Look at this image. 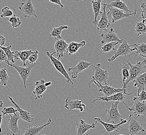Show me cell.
<instances>
[{
  "label": "cell",
  "instance_id": "obj_39",
  "mask_svg": "<svg viewBox=\"0 0 146 135\" xmlns=\"http://www.w3.org/2000/svg\"><path fill=\"white\" fill-rule=\"evenodd\" d=\"M38 50H36L35 54H32L30 56L29 58L28 59L30 65L35 64V62H36V60L38 59Z\"/></svg>",
  "mask_w": 146,
  "mask_h": 135
},
{
  "label": "cell",
  "instance_id": "obj_43",
  "mask_svg": "<svg viewBox=\"0 0 146 135\" xmlns=\"http://www.w3.org/2000/svg\"><path fill=\"white\" fill-rule=\"evenodd\" d=\"M49 1H50V2H51V3H54L55 4H57L58 5L61 7L62 9H63L64 8V6L62 4V3H61L60 0H53V1L49 0Z\"/></svg>",
  "mask_w": 146,
  "mask_h": 135
},
{
  "label": "cell",
  "instance_id": "obj_36",
  "mask_svg": "<svg viewBox=\"0 0 146 135\" xmlns=\"http://www.w3.org/2000/svg\"><path fill=\"white\" fill-rule=\"evenodd\" d=\"M7 21L11 23V26L13 28H18L21 24V21L20 18L15 15H13L11 17L7 18Z\"/></svg>",
  "mask_w": 146,
  "mask_h": 135
},
{
  "label": "cell",
  "instance_id": "obj_3",
  "mask_svg": "<svg viewBox=\"0 0 146 135\" xmlns=\"http://www.w3.org/2000/svg\"><path fill=\"white\" fill-rule=\"evenodd\" d=\"M119 101H113L111 103V108L109 109H105L107 112V122H111L113 124H117L124 120L118 110Z\"/></svg>",
  "mask_w": 146,
  "mask_h": 135
},
{
  "label": "cell",
  "instance_id": "obj_40",
  "mask_svg": "<svg viewBox=\"0 0 146 135\" xmlns=\"http://www.w3.org/2000/svg\"><path fill=\"white\" fill-rule=\"evenodd\" d=\"M135 100H138L140 101H146V91L145 89L141 91L140 94L137 97H135L133 98Z\"/></svg>",
  "mask_w": 146,
  "mask_h": 135
},
{
  "label": "cell",
  "instance_id": "obj_6",
  "mask_svg": "<svg viewBox=\"0 0 146 135\" xmlns=\"http://www.w3.org/2000/svg\"><path fill=\"white\" fill-rule=\"evenodd\" d=\"M92 83H94L95 85H96L98 87V91L102 93L105 95V96L106 97H108L112 95L126 91V89H124L123 88H115L111 87V86H108L107 85H102V84H100V83L92 79H91L90 82L86 85V86L90 88Z\"/></svg>",
  "mask_w": 146,
  "mask_h": 135
},
{
  "label": "cell",
  "instance_id": "obj_17",
  "mask_svg": "<svg viewBox=\"0 0 146 135\" xmlns=\"http://www.w3.org/2000/svg\"><path fill=\"white\" fill-rule=\"evenodd\" d=\"M9 99L12 102V103L15 106L16 110H17V112H18V114L19 115L20 118L23 120L26 121L27 123H31L34 120V118H32L33 116H35V115H31L29 111L24 110L21 107V106H18L16 103H15L14 100L13 99L12 97L9 96Z\"/></svg>",
  "mask_w": 146,
  "mask_h": 135
},
{
  "label": "cell",
  "instance_id": "obj_27",
  "mask_svg": "<svg viewBox=\"0 0 146 135\" xmlns=\"http://www.w3.org/2000/svg\"><path fill=\"white\" fill-rule=\"evenodd\" d=\"M13 44L11 45H9L7 47H3L0 46V48L3 50L4 53H5L6 56L7 57V59L9 62H11V64H13L15 62L16 60L19 59V58L17 56L15 52L11 51Z\"/></svg>",
  "mask_w": 146,
  "mask_h": 135
},
{
  "label": "cell",
  "instance_id": "obj_26",
  "mask_svg": "<svg viewBox=\"0 0 146 135\" xmlns=\"http://www.w3.org/2000/svg\"><path fill=\"white\" fill-rule=\"evenodd\" d=\"M36 50H26L23 51H15L16 54L19 58V59H21V60L23 63V67H26L27 66V60L28 59L30 56L32 54H35Z\"/></svg>",
  "mask_w": 146,
  "mask_h": 135
},
{
  "label": "cell",
  "instance_id": "obj_16",
  "mask_svg": "<svg viewBox=\"0 0 146 135\" xmlns=\"http://www.w3.org/2000/svg\"><path fill=\"white\" fill-rule=\"evenodd\" d=\"M92 64L91 62H88L84 60H80L76 66L68 68V71L71 72L72 78L73 79H76L78 78L79 73L85 69H87Z\"/></svg>",
  "mask_w": 146,
  "mask_h": 135
},
{
  "label": "cell",
  "instance_id": "obj_33",
  "mask_svg": "<svg viewBox=\"0 0 146 135\" xmlns=\"http://www.w3.org/2000/svg\"><path fill=\"white\" fill-rule=\"evenodd\" d=\"M129 62L127 61V63L124 64L122 65V74L123 76V84L127 79H129V69L130 67L129 65Z\"/></svg>",
  "mask_w": 146,
  "mask_h": 135
},
{
  "label": "cell",
  "instance_id": "obj_21",
  "mask_svg": "<svg viewBox=\"0 0 146 135\" xmlns=\"http://www.w3.org/2000/svg\"><path fill=\"white\" fill-rule=\"evenodd\" d=\"M133 82L134 87L137 88V96H139L143 90H146V71L134 79Z\"/></svg>",
  "mask_w": 146,
  "mask_h": 135
},
{
  "label": "cell",
  "instance_id": "obj_24",
  "mask_svg": "<svg viewBox=\"0 0 146 135\" xmlns=\"http://www.w3.org/2000/svg\"><path fill=\"white\" fill-rule=\"evenodd\" d=\"M109 7L122 10L127 14H131L134 12L129 10L128 6L126 5V3L124 2L123 1L121 0L112 1L109 4H107V7Z\"/></svg>",
  "mask_w": 146,
  "mask_h": 135
},
{
  "label": "cell",
  "instance_id": "obj_4",
  "mask_svg": "<svg viewBox=\"0 0 146 135\" xmlns=\"http://www.w3.org/2000/svg\"><path fill=\"white\" fill-rule=\"evenodd\" d=\"M109 11L107 13V15L108 17L111 18L112 19V22L114 23L117 21H120L125 18H130V17L132 15H135L136 14L137 10L136 9H135L134 12L131 14H127L125 12L120 10L119 9L113 8V7H107Z\"/></svg>",
  "mask_w": 146,
  "mask_h": 135
},
{
  "label": "cell",
  "instance_id": "obj_38",
  "mask_svg": "<svg viewBox=\"0 0 146 135\" xmlns=\"http://www.w3.org/2000/svg\"><path fill=\"white\" fill-rule=\"evenodd\" d=\"M17 112V110L16 109H14L12 107H5L1 111V113L3 115H6L7 114H16Z\"/></svg>",
  "mask_w": 146,
  "mask_h": 135
},
{
  "label": "cell",
  "instance_id": "obj_5",
  "mask_svg": "<svg viewBox=\"0 0 146 135\" xmlns=\"http://www.w3.org/2000/svg\"><path fill=\"white\" fill-rule=\"evenodd\" d=\"M134 44L129 45L127 44L126 40H123L122 43L121 44L119 47H118L117 50L114 52V55L111 57V58L108 59V62H111L114 60L117 57L119 56H123L125 57L126 59L127 60L126 56L129 54L135 51L134 48H131V47H133Z\"/></svg>",
  "mask_w": 146,
  "mask_h": 135
},
{
  "label": "cell",
  "instance_id": "obj_22",
  "mask_svg": "<svg viewBox=\"0 0 146 135\" xmlns=\"http://www.w3.org/2000/svg\"><path fill=\"white\" fill-rule=\"evenodd\" d=\"M76 125L77 132L76 135H84L88 130L95 128L96 123H93L92 125H90L86 123L84 120H80L79 123L76 124Z\"/></svg>",
  "mask_w": 146,
  "mask_h": 135
},
{
  "label": "cell",
  "instance_id": "obj_47",
  "mask_svg": "<svg viewBox=\"0 0 146 135\" xmlns=\"http://www.w3.org/2000/svg\"><path fill=\"white\" fill-rule=\"evenodd\" d=\"M3 106V102L2 101L0 100V107H2Z\"/></svg>",
  "mask_w": 146,
  "mask_h": 135
},
{
  "label": "cell",
  "instance_id": "obj_11",
  "mask_svg": "<svg viewBox=\"0 0 146 135\" xmlns=\"http://www.w3.org/2000/svg\"><path fill=\"white\" fill-rule=\"evenodd\" d=\"M134 104L131 108H128L127 110L129 111L133 112L135 116L137 118L141 115L146 116V101H140L133 99Z\"/></svg>",
  "mask_w": 146,
  "mask_h": 135
},
{
  "label": "cell",
  "instance_id": "obj_34",
  "mask_svg": "<svg viewBox=\"0 0 146 135\" xmlns=\"http://www.w3.org/2000/svg\"><path fill=\"white\" fill-rule=\"evenodd\" d=\"M9 78L8 74L7 73L6 68L0 69V84L3 85L4 86H6L7 83L9 82Z\"/></svg>",
  "mask_w": 146,
  "mask_h": 135
},
{
  "label": "cell",
  "instance_id": "obj_7",
  "mask_svg": "<svg viewBox=\"0 0 146 135\" xmlns=\"http://www.w3.org/2000/svg\"><path fill=\"white\" fill-rule=\"evenodd\" d=\"M7 65L10 66V67H11L14 68L15 70L17 71L18 73L19 74L21 79L23 81V85H24V87L26 89L27 88V79H28V77L30 74L31 69L34 67H35L36 64H32V65H29L28 66V67H21L19 66L14 65L13 64H11V63H9Z\"/></svg>",
  "mask_w": 146,
  "mask_h": 135
},
{
  "label": "cell",
  "instance_id": "obj_2",
  "mask_svg": "<svg viewBox=\"0 0 146 135\" xmlns=\"http://www.w3.org/2000/svg\"><path fill=\"white\" fill-rule=\"evenodd\" d=\"M56 54L55 52L52 54H50L49 52H46V54L48 57L45 58H49L50 59V62L54 66V67L60 73L62 74V75L64 76L65 79L66 80V82L71 84L72 85V87H74V83L72 81V80L70 79L69 74L68 73L67 71L66 70L62 62L60 61V60L56 58L53 56V54Z\"/></svg>",
  "mask_w": 146,
  "mask_h": 135
},
{
  "label": "cell",
  "instance_id": "obj_41",
  "mask_svg": "<svg viewBox=\"0 0 146 135\" xmlns=\"http://www.w3.org/2000/svg\"><path fill=\"white\" fill-rule=\"evenodd\" d=\"M4 62L8 65L10 62H9L7 59V57L6 56L5 53L0 48V63Z\"/></svg>",
  "mask_w": 146,
  "mask_h": 135
},
{
  "label": "cell",
  "instance_id": "obj_44",
  "mask_svg": "<svg viewBox=\"0 0 146 135\" xmlns=\"http://www.w3.org/2000/svg\"><path fill=\"white\" fill-rule=\"evenodd\" d=\"M5 43V38L3 35H0V46H3Z\"/></svg>",
  "mask_w": 146,
  "mask_h": 135
},
{
  "label": "cell",
  "instance_id": "obj_45",
  "mask_svg": "<svg viewBox=\"0 0 146 135\" xmlns=\"http://www.w3.org/2000/svg\"><path fill=\"white\" fill-rule=\"evenodd\" d=\"M3 116V115L2 114H0V132H2V127H1V124H2V122Z\"/></svg>",
  "mask_w": 146,
  "mask_h": 135
},
{
  "label": "cell",
  "instance_id": "obj_49",
  "mask_svg": "<svg viewBox=\"0 0 146 135\" xmlns=\"http://www.w3.org/2000/svg\"></svg>",
  "mask_w": 146,
  "mask_h": 135
},
{
  "label": "cell",
  "instance_id": "obj_8",
  "mask_svg": "<svg viewBox=\"0 0 146 135\" xmlns=\"http://www.w3.org/2000/svg\"><path fill=\"white\" fill-rule=\"evenodd\" d=\"M101 66L100 64L93 66L95 69V73L93 76L92 77V79L100 83L101 84L104 83L105 85H107V81L109 77V72L106 70L102 69L100 68Z\"/></svg>",
  "mask_w": 146,
  "mask_h": 135
},
{
  "label": "cell",
  "instance_id": "obj_1",
  "mask_svg": "<svg viewBox=\"0 0 146 135\" xmlns=\"http://www.w3.org/2000/svg\"><path fill=\"white\" fill-rule=\"evenodd\" d=\"M129 79L126 81L123 84V89H126L129 83L133 81L138 76L145 73L146 71V60H143L142 62H137L135 65H131L129 62Z\"/></svg>",
  "mask_w": 146,
  "mask_h": 135
},
{
  "label": "cell",
  "instance_id": "obj_32",
  "mask_svg": "<svg viewBox=\"0 0 146 135\" xmlns=\"http://www.w3.org/2000/svg\"><path fill=\"white\" fill-rule=\"evenodd\" d=\"M146 20H143L142 21L136 22L135 30L137 33V36H139V35H142L146 33V26L145 24Z\"/></svg>",
  "mask_w": 146,
  "mask_h": 135
},
{
  "label": "cell",
  "instance_id": "obj_12",
  "mask_svg": "<svg viewBox=\"0 0 146 135\" xmlns=\"http://www.w3.org/2000/svg\"><path fill=\"white\" fill-rule=\"evenodd\" d=\"M129 132L127 135H137L139 133H143L145 132L142 124L133 118L132 114L129 115Z\"/></svg>",
  "mask_w": 146,
  "mask_h": 135
},
{
  "label": "cell",
  "instance_id": "obj_19",
  "mask_svg": "<svg viewBox=\"0 0 146 135\" xmlns=\"http://www.w3.org/2000/svg\"><path fill=\"white\" fill-rule=\"evenodd\" d=\"M10 118L9 119V127L10 132L13 135H21V130L18 126V121L20 118L19 114L9 115Z\"/></svg>",
  "mask_w": 146,
  "mask_h": 135
},
{
  "label": "cell",
  "instance_id": "obj_20",
  "mask_svg": "<svg viewBox=\"0 0 146 135\" xmlns=\"http://www.w3.org/2000/svg\"><path fill=\"white\" fill-rule=\"evenodd\" d=\"M68 45L69 44L63 39H61L56 42L54 47L55 50L56 54H57V59L60 60L63 57L64 53L67 50Z\"/></svg>",
  "mask_w": 146,
  "mask_h": 135
},
{
  "label": "cell",
  "instance_id": "obj_14",
  "mask_svg": "<svg viewBox=\"0 0 146 135\" xmlns=\"http://www.w3.org/2000/svg\"><path fill=\"white\" fill-rule=\"evenodd\" d=\"M94 120L96 121V123L97 122H99L102 125V126L105 127L106 132L108 133H111L113 132H118L120 130L121 126H122L124 124H127L129 123L128 119H124L122 121H121L120 123L117 124H109L108 123H106L103 120H101L100 118H94Z\"/></svg>",
  "mask_w": 146,
  "mask_h": 135
},
{
  "label": "cell",
  "instance_id": "obj_9",
  "mask_svg": "<svg viewBox=\"0 0 146 135\" xmlns=\"http://www.w3.org/2000/svg\"><path fill=\"white\" fill-rule=\"evenodd\" d=\"M133 94V92H132L131 94H129L126 93V91H124L120 92L119 93L117 94H114L108 97H101L94 99L93 100L91 103H95V101H96L97 100H102V101H119V102H121L123 103V104L125 106L126 108H128L129 107L127 106V105L126 104L125 102V100L126 95H131V94Z\"/></svg>",
  "mask_w": 146,
  "mask_h": 135
},
{
  "label": "cell",
  "instance_id": "obj_29",
  "mask_svg": "<svg viewBox=\"0 0 146 135\" xmlns=\"http://www.w3.org/2000/svg\"><path fill=\"white\" fill-rule=\"evenodd\" d=\"M85 45H86V42L85 41H82L80 43H78L76 42H72L70 43L68 45L67 52L68 53L69 55L74 54L76 53L81 47L85 46Z\"/></svg>",
  "mask_w": 146,
  "mask_h": 135
},
{
  "label": "cell",
  "instance_id": "obj_18",
  "mask_svg": "<svg viewBox=\"0 0 146 135\" xmlns=\"http://www.w3.org/2000/svg\"><path fill=\"white\" fill-rule=\"evenodd\" d=\"M100 36L102 38L100 41L102 44H107L112 42H117L119 43H122L123 41V40H120L119 38L113 28L110 29L108 32L102 34Z\"/></svg>",
  "mask_w": 146,
  "mask_h": 135
},
{
  "label": "cell",
  "instance_id": "obj_10",
  "mask_svg": "<svg viewBox=\"0 0 146 135\" xmlns=\"http://www.w3.org/2000/svg\"><path fill=\"white\" fill-rule=\"evenodd\" d=\"M19 11L22 12L24 17H31L38 18V16L36 14L35 8L32 4L31 0L23 1L21 3V5L18 7Z\"/></svg>",
  "mask_w": 146,
  "mask_h": 135
},
{
  "label": "cell",
  "instance_id": "obj_15",
  "mask_svg": "<svg viewBox=\"0 0 146 135\" xmlns=\"http://www.w3.org/2000/svg\"><path fill=\"white\" fill-rule=\"evenodd\" d=\"M64 108L68 109L69 112L76 109L82 112L85 109L86 105L82 103V100H74L71 97H68L65 101Z\"/></svg>",
  "mask_w": 146,
  "mask_h": 135
},
{
  "label": "cell",
  "instance_id": "obj_46",
  "mask_svg": "<svg viewBox=\"0 0 146 135\" xmlns=\"http://www.w3.org/2000/svg\"><path fill=\"white\" fill-rule=\"evenodd\" d=\"M51 84H52V82H51L45 83V86H46V87L47 86H50V85H51Z\"/></svg>",
  "mask_w": 146,
  "mask_h": 135
},
{
  "label": "cell",
  "instance_id": "obj_31",
  "mask_svg": "<svg viewBox=\"0 0 146 135\" xmlns=\"http://www.w3.org/2000/svg\"><path fill=\"white\" fill-rule=\"evenodd\" d=\"M133 47L136 54L139 55L143 58H146V43L134 44Z\"/></svg>",
  "mask_w": 146,
  "mask_h": 135
},
{
  "label": "cell",
  "instance_id": "obj_23",
  "mask_svg": "<svg viewBox=\"0 0 146 135\" xmlns=\"http://www.w3.org/2000/svg\"><path fill=\"white\" fill-rule=\"evenodd\" d=\"M51 122L52 119L50 118L46 123L40 126H38V125L35 124L34 126L32 127L31 126V124L29 123V127L26 130L25 134L23 135H38L43 129H44V127L49 125Z\"/></svg>",
  "mask_w": 146,
  "mask_h": 135
},
{
  "label": "cell",
  "instance_id": "obj_35",
  "mask_svg": "<svg viewBox=\"0 0 146 135\" xmlns=\"http://www.w3.org/2000/svg\"><path fill=\"white\" fill-rule=\"evenodd\" d=\"M119 44V42H112L109 43L105 44L104 46H102V51L103 53H107L109 52L112 50H114V52L115 51V46L117 45V44Z\"/></svg>",
  "mask_w": 146,
  "mask_h": 135
},
{
  "label": "cell",
  "instance_id": "obj_30",
  "mask_svg": "<svg viewBox=\"0 0 146 135\" xmlns=\"http://www.w3.org/2000/svg\"><path fill=\"white\" fill-rule=\"evenodd\" d=\"M69 29V26L65 25H62L57 28H54V29L51 30V32L50 35L54 38L57 41H58L62 39L61 38V33L62 31L64 29L67 30Z\"/></svg>",
  "mask_w": 146,
  "mask_h": 135
},
{
  "label": "cell",
  "instance_id": "obj_13",
  "mask_svg": "<svg viewBox=\"0 0 146 135\" xmlns=\"http://www.w3.org/2000/svg\"><path fill=\"white\" fill-rule=\"evenodd\" d=\"M102 9L103 11L101 13V18L100 21L97 24V29L100 31H107L108 30V28L110 26V22L108 20V17L107 15L106 12V8H107V4L106 3H102Z\"/></svg>",
  "mask_w": 146,
  "mask_h": 135
},
{
  "label": "cell",
  "instance_id": "obj_42",
  "mask_svg": "<svg viewBox=\"0 0 146 135\" xmlns=\"http://www.w3.org/2000/svg\"><path fill=\"white\" fill-rule=\"evenodd\" d=\"M141 15L140 18L143 19V20L146 21V2H144L141 5Z\"/></svg>",
  "mask_w": 146,
  "mask_h": 135
},
{
  "label": "cell",
  "instance_id": "obj_28",
  "mask_svg": "<svg viewBox=\"0 0 146 135\" xmlns=\"http://www.w3.org/2000/svg\"><path fill=\"white\" fill-rule=\"evenodd\" d=\"M94 13V19L93 24L96 25L97 24V17L99 15H100L102 12H100L101 5L102 4V0H96V1H92L91 2Z\"/></svg>",
  "mask_w": 146,
  "mask_h": 135
},
{
  "label": "cell",
  "instance_id": "obj_48",
  "mask_svg": "<svg viewBox=\"0 0 146 135\" xmlns=\"http://www.w3.org/2000/svg\"><path fill=\"white\" fill-rule=\"evenodd\" d=\"M45 135V134H42V135Z\"/></svg>",
  "mask_w": 146,
  "mask_h": 135
},
{
  "label": "cell",
  "instance_id": "obj_37",
  "mask_svg": "<svg viewBox=\"0 0 146 135\" xmlns=\"http://www.w3.org/2000/svg\"><path fill=\"white\" fill-rule=\"evenodd\" d=\"M2 14L0 16L1 18H4L6 17H11L13 14V12L11 9L9 8L8 6H6L4 7L2 10Z\"/></svg>",
  "mask_w": 146,
  "mask_h": 135
},
{
  "label": "cell",
  "instance_id": "obj_25",
  "mask_svg": "<svg viewBox=\"0 0 146 135\" xmlns=\"http://www.w3.org/2000/svg\"><path fill=\"white\" fill-rule=\"evenodd\" d=\"M45 86V82L44 79H42L35 83V89L33 91V93L36 96L35 100L40 99L42 97V94L46 90Z\"/></svg>",
  "mask_w": 146,
  "mask_h": 135
}]
</instances>
